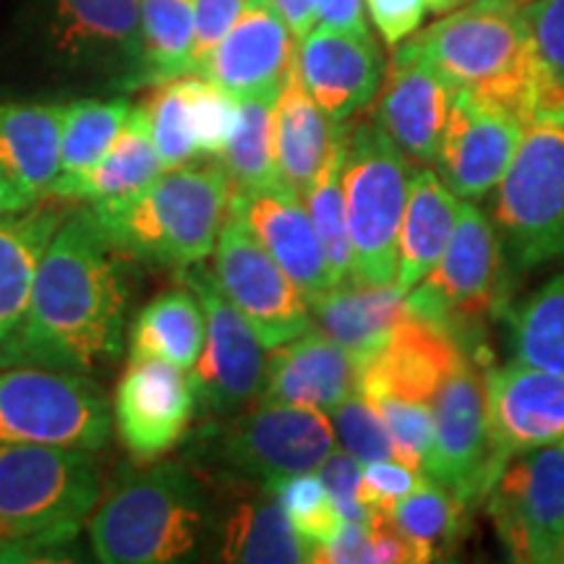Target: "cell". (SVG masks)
<instances>
[{
  "instance_id": "obj_49",
  "label": "cell",
  "mask_w": 564,
  "mask_h": 564,
  "mask_svg": "<svg viewBox=\"0 0 564 564\" xmlns=\"http://www.w3.org/2000/svg\"><path fill=\"white\" fill-rule=\"evenodd\" d=\"M314 562L329 564H361L371 562V531L369 525L345 523L327 544L316 546Z\"/></svg>"
},
{
  "instance_id": "obj_20",
  "label": "cell",
  "mask_w": 564,
  "mask_h": 564,
  "mask_svg": "<svg viewBox=\"0 0 564 564\" xmlns=\"http://www.w3.org/2000/svg\"><path fill=\"white\" fill-rule=\"evenodd\" d=\"M293 63L295 34L288 21L272 0H249L199 74L236 100H278Z\"/></svg>"
},
{
  "instance_id": "obj_35",
  "label": "cell",
  "mask_w": 564,
  "mask_h": 564,
  "mask_svg": "<svg viewBox=\"0 0 564 564\" xmlns=\"http://www.w3.org/2000/svg\"><path fill=\"white\" fill-rule=\"evenodd\" d=\"M133 110L129 97H82L66 105L61 175H79L105 158Z\"/></svg>"
},
{
  "instance_id": "obj_1",
  "label": "cell",
  "mask_w": 564,
  "mask_h": 564,
  "mask_svg": "<svg viewBox=\"0 0 564 564\" xmlns=\"http://www.w3.org/2000/svg\"><path fill=\"white\" fill-rule=\"evenodd\" d=\"M131 259L91 220L70 212L55 230L21 327L13 366H47L95 377L121 358L133 295Z\"/></svg>"
},
{
  "instance_id": "obj_50",
  "label": "cell",
  "mask_w": 564,
  "mask_h": 564,
  "mask_svg": "<svg viewBox=\"0 0 564 564\" xmlns=\"http://www.w3.org/2000/svg\"><path fill=\"white\" fill-rule=\"evenodd\" d=\"M316 26L343 32H369L366 0H316Z\"/></svg>"
},
{
  "instance_id": "obj_54",
  "label": "cell",
  "mask_w": 564,
  "mask_h": 564,
  "mask_svg": "<svg viewBox=\"0 0 564 564\" xmlns=\"http://www.w3.org/2000/svg\"><path fill=\"white\" fill-rule=\"evenodd\" d=\"M514 3H518V6H523V3H528V0H514Z\"/></svg>"
},
{
  "instance_id": "obj_48",
  "label": "cell",
  "mask_w": 564,
  "mask_h": 564,
  "mask_svg": "<svg viewBox=\"0 0 564 564\" xmlns=\"http://www.w3.org/2000/svg\"><path fill=\"white\" fill-rule=\"evenodd\" d=\"M426 11V0H366L371 24L392 51L421 30Z\"/></svg>"
},
{
  "instance_id": "obj_34",
  "label": "cell",
  "mask_w": 564,
  "mask_h": 564,
  "mask_svg": "<svg viewBox=\"0 0 564 564\" xmlns=\"http://www.w3.org/2000/svg\"><path fill=\"white\" fill-rule=\"evenodd\" d=\"M468 512L460 499L453 497L440 484L426 478V484L387 512L394 531L411 549L413 562H434L447 552L460 533V520Z\"/></svg>"
},
{
  "instance_id": "obj_32",
  "label": "cell",
  "mask_w": 564,
  "mask_h": 564,
  "mask_svg": "<svg viewBox=\"0 0 564 564\" xmlns=\"http://www.w3.org/2000/svg\"><path fill=\"white\" fill-rule=\"evenodd\" d=\"M204 337L207 319L202 301L183 282L154 295L131 322L129 358H160L192 371L202 356Z\"/></svg>"
},
{
  "instance_id": "obj_28",
  "label": "cell",
  "mask_w": 564,
  "mask_h": 564,
  "mask_svg": "<svg viewBox=\"0 0 564 564\" xmlns=\"http://www.w3.org/2000/svg\"><path fill=\"white\" fill-rule=\"evenodd\" d=\"M457 196L429 165H413L408 181V199L398 238V288L411 293L440 264L453 238Z\"/></svg>"
},
{
  "instance_id": "obj_31",
  "label": "cell",
  "mask_w": 564,
  "mask_h": 564,
  "mask_svg": "<svg viewBox=\"0 0 564 564\" xmlns=\"http://www.w3.org/2000/svg\"><path fill=\"white\" fill-rule=\"evenodd\" d=\"M340 129L343 126H337L314 102L293 63V70L274 100V147H278L280 181L301 196L306 194L333 152Z\"/></svg>"
},
{
  "instance_id": "obj_38",
  "label": "cell",
  "mask_w": 564,
  "mask_h": 564,
  "mask_svg": "<svg viewBox=\"0 0 564 564\" xmlns=\"http://www.w3.org/2000/svg\"><path fill=\"white\" fill-rule=\"evenodd\" d=\"M343 162L345 141L340 129V137H337L327 162L322 165L312 188L303 194L308 217H312L316 236H319L324 257H327L329 270H333L335 285L352 278V246L348 230V209H345Z\"/></svg>"
},
{
  "instance_id": "obj_24",
  "label": "cell",
  "mask_w": 564,
  "mask_h": 564,
  "mask_svg": "<svg viewBox=\"0 0 564 564\" xmlns=\"http://www.w3.org/2000/svg\"><path fill=\"white\" fill-rule=\"evenodd\" d=\"M361 364L319 327L272 348L264 364L259 400L291 403L329 413L358 392Z\"/></svg>"
},
{
  "instance_id": "obj_21",
  "label": "cell",
  "mask_w": 564,
  "mask_h": 564,
  "mask_svg": "<svg viewBox=\"0 0 564 564\" xmlns=\"http://www.w3.org/2000/svg\"><path fill=\"white\" fill-rule=\"evenodd\" d=\"M230 212L243 220L282 272L295 282L306 303L335 285L303 196L291 186L280 181L257 192H236Z\"/></svg>"
},
{
  "instance_id": "obj_46",
  "label": "cell",
  "mask_w": 564,
  "mask_h": 564,
  "mask_svg": "<svg viewBox=\"0 0 564 564\" xmlns=\"http://www.w3.org/2000/svg\"><path fill=\"white\" fill-rule=\"evenodd\" d=\"M316 474H319L324 486H327V491L333 494V502L345 523H356V525L371 523V512L366 510V505L358 499L364 468L356 457L345 453V449L335 447L333 453L324 457V463L316 468Z\"/></svg>"
},
{
  "instance_id": "obj_22",
  "label": "cell",
  "mask_w": 564,
  "mask_h": 564,
  "mask_svg": "<svg viewBox=\"0 0 564 564\" xmlns=\"http://www.w3.org/2000/svg\"><path fill=\"white\" fill-rule=\"evenodd\" d=\"M465 361V348L440 324L408 312L392 329L384 348L361 364L358 392L364 398L411 400L434 403L444 379Z\"/></svg>"
},
{
  "instance_id": "obj_15",
  "label": "cell",
  "mask_w": 564,
  "mask_h": 564,
  "mask_svg": "<svg viewBox=\"0 0 564 564\" xmlns=\"http://www.w3.org/2000/svg\"><path fill=\"white\" fill-rule=\"evenodd\" d=\"M212 257V274L217 285L246 316L267 350L285 345L312 327L303 293L232 212L223 225Z\"/></svg>"
},
{
  "instance_id": "obj_5",
  "label": "cell",
  "mask_w": 564,
  "mask_h": 564,
  "mask_svg": "<svg viewBox=\"0 0 564 564\" xmlns=\"http://www.w3.org/2000/svg\"><path fill=\"white\" fill-rule=\"evenodd\" d=\"M102 497L95 453L47 444H0V539L58 554Z\"/></svg>"
},
{
  "instance_id": "obj_9",
  "label": "cell",
  "mask_w": 564,
  "mask_h": 564,
  "mask_svg": "<svg viewBox=\"0 0 564 564\" xmlns=\"http://www.w3.org/2000/svg\"><path fill=\"white\" fill-rule=\"evenodd\" d=\"M494 225L512 272L564 264V121L544 118L523 126L510 171L494 196Z\"/></svg>"
},
{
  "instance_id": "obj_14",
  "label": "cell",
  "mask_w": 564,
  "mask_h": 564,
  "mask_svg": "<svg viewBox=\"0 0 564 564\" xmlns=\"http://www.w3.org/2000/svg\"><path fill=\"white\" fill-rule=\"evenodd\" d=\"M434 436L423 457V470L474 507L497 481L486 405V379L474 361H465L444 379L434 398Z\"/></svg>"
},
{
  "instance_id": "obj_47",
  "label": "cell",
  "mask_w": 564,
  "mask_h": 564,
  "mask_svg": "<svg viewBox=\"0 0 564 564\" xmlns=\"http://www.w3.org/2000/svg\"><path fill=\"white\" fill-rule=\"evenodd\" d=\"M246 6H249V0H196L192 74H199L207 55L230 32V26L236 24Z\"/></svg>"
},
{
  "instance_id": "obj_27",
  "label": "cell",
  "mask_w": 564,
  "mask_h": 564,
  "mask_svg": "<svg viewBox=\"0 0 564 564\" xmlns=\"http://www.w3.org/2000/svg\"><path fill=\"white\" fill-rule=\"evenodd\" d=\"M66 102L0 100V171L34 202L61 175Z\"/></svg>"
},
{
  "instance_id": "obj_25",
  "label": "cell",
  "mask_w": 564,
  "mask_h": 564,
  "mask_svg": "<svg viewBox=\"0 0 564 564\" xmlns=\"http://www.w3.org/2000/svg\"><path fill=\"white\" fill-rule=\"evenodd\" d=\"M68 215L58 204L0 215V369L13 366L40 262Z\"/></svg>"
},
{
  "instance_id": "obj_19",
  "label": "cell",
  "mask_w": 564,
  "mask_h": 564,
  "mask_svg": "<svg viewBox=\"0 0 564 564\" xmlns=\"http://www.w3.org/2000/svg\"><path fill=\"white\" fill-rule=\"evenodd\" d=\"M295 70L314 102L335 123H345L377 100L387 58L371 32L314 26L295 47Z\"/></svg>"
},
{
  "instance_id": "obj_2",
  "label": "cell",
  "mask_w": 564,
  "mask_h": 564,
  "mask_svg": "<svg viewBox=\"0 0 564 564\" xmlns=\"http://www.w3.org/2000/svg\"><path fill=\"white\" fill-rule=\"evenodd\" d=\"M455 89L502 105L520 123L564 121V97L546 74L514 0H474L398 45Z\"/></svg>"
},
{
  "instance_id": "obj_42",
  "label": "cell",
  "mask_w": 564,
  "mask_h": 564,
  "mask_svg": "<svg viewBox=\"0 0 564 564\" xmlns=\"http://www.w3.org/2000/svg\"><path fill=\"white\" fill-rule=\"evenodd\" d=\"M333 429L337 442L345 453H350L358 463L377 460H398L394 457V442L382 413L366 400L361 392L350 394L340 405L333 408Z\"/></svg>"
},
{
  "instance_id": "obj_16",
  "label": "cell",
  "mask_w": 564,
  "mask_h": 564,
  "mask_svg": "<svg viewBox=\"0 0 564 564\" xmlns=\"http://www.w3.org/2000/svg\"><path fill=\"white\" fill-rule=\"evenodd\" d=\"M194 415L192 373L160 358H129L112 400V426L133 463H154L178 447Z\"/></svg>"
},
{
  "instance_id": "obj_11",
  "label": "cell",
  "mask_w": 564,
  "mask_h": 564,
  "mask_svg": "<svg viewBox=\"0 0 564 564\" xmlns=\"http://www.w3.org/2000/svg\"><path fill=\"white\" fill-rule=\"evenodd\" d=\"M502 278L497 225L476 204H460L440 264L405 295L408 312L440 324L465 348L494 308Z\"/></svg>"
},
{
  "instance_id": "obj_4",
  "label": "cell",
  "mask_w": 564,
  "mask_h": 564,
  "mask_svg": "<svg viewBox=\"0 0 564 564\" xmlns=\"http://www.w3.org/2000/svg\"><path fill=\"white\" fill-rule=\"evenodd\" d=\"M147 465L118 476L89 514V546L100 562H186L215 535L204 478L178 460Z\"/></svg>"
},
{
  "instance_id": "obj_29",
  "label": "cell",
  "mask_w": 564,
  "mask_h": 564,
  "mask_svg": "<svg viewBox=\"0 0 564 564\" xmlns=\"http://www.w3.org/2000/svg\"><path fill=\"white\" fill-rule=\"evenodd\" d=\"M217 560L249 564L314 562V544L295 531L280 499L259 486L249 499L232 505L215 528Z\"/></svg>"
},
{
  "instance_id": "obj_43",
  "label": "cell",
  "mask_w": 564,
  "mask_h": 564,
  "mask_svg": "<svg viewBox=\"0 0 564 564\" xmlns=\"http://www.w3.org/2000/svg\"><path fill=\"white\" fill-rule=\"evenodd\" d=\"M366 400H371L373 408L382 413L394 442V457L408 465V468L419 470L429 447H432L434 408L429 403H411V400L390 398V394Z\"/></svg>"
},
{
  "instance_id": "obj_10",
  "label": "cell",
  "mask_w": 564,
  "mask_h": 564,
  "mask_svg": "<svg viewBox=\"0 0 564 564\" xmlns=\"http://www.w3.org/2000/svg\"><path fill=\"white\" fill-rule=\"evenodd\" d=\"M112 411L100 384L79 371L17 366L0 371V444H47L97 453Z\"/></svg>"
},
{
  "instance_id": "obj_40",
  "label": "cell",
  "mask_w": 564,
  "mask_h": 564,
  "mask_svg": "<svg viewBox=\"0 0 564 564\" xmlns=\"http://www.w3.org/2000/svg\"><path fill=\"white\" fill-rule=\"evenodd\" d=\"M183 89H186L188 121H192L199 158H223L232 133L238 129L241 105H238L236 97L202 74L183 76Z\"/></svg>"
},
{
  "instance_id": "obj_51",
  "label": "cell",
  "mask_w": 564,
  "mask_h": 564,
  "mask_svg": "<svg viewBox=\"0 0 564 564\" xmlns=\"http://www.w3.org/2000/svg\"><path fill=\"white\" fill-rule=\"evenodd\" d=\"M272 3L288 21L295 40L306 37L316 26V0H272Z\"/></svg>"
},
{
  "instance_id": "obj_30",
  "label": "cell",
  "mask_w": 564,
  "mask_h": 564,
  "mask_svg": "<svg viewBox=\"0 0 564 564\" xmlns=\"http://www.w3.org/2000/svg\"><path fill=\"white\" fill-rule=\"evenodd\" d=\"M165 173L158 147L152 141L144 105H133L123 131L112 141L105 158L79 175H58L47 196L68 202H110L129 196Z\"/></svg>"
},
{
  "instance_id": "obj_44",
  "label": "cell",
  "mask_w": 564,
  "mask_h": 564,
  "mask_svg": "<svg viewBox=\"0 0 564 564\" xmlns=\"http://www.w3.org/2000/svg\"><path fill=\"white\" fill-rule=\"evenodd\" d=\"M520 13L546 74L564 97V0H528Z\"/></svg>"
},
{
  "instance_id": "obj_45",
  "label": "cell",
  "mask_w": 564,
  "mask_h": 564,
  "mask_svg": "<svg viewBox=\"0 0 564 564\" xmlns=\"http://www.w3.org/2000/svg\"><path fill=\"white\" fill-rule=\"evenodd\" d=\"M429 476H421L415 468H408L400 460H377L366 463L361 476L358 499L371 514H387L400 499L421 489Z\"/></svg>"
},
{
  "instance_id": "obj_6",
  "label": "cell",
  "mask_w": 564,
  "mask_h": 564,
  "mask_svg": "<svg viewBox=\"0 0 564 564\" xmlns=\"http://www.w3.org/2000/svg\"><path fill=\"white\" fill-rule=\"evenodd\" d=\"M40 66L63 84L150 87L139 0H40Z\"/></svg>"
},
{
  "instance_id": "obj_39",
  "label": "cell",
  "mask_w": 564,
  "mask_h": 564,
  "mask_svg": "<svg viewBox=\"0 0 564 564\" xmlns=\"http://www.w3.org/2000/svg\"><path fill=\"white\" fill-rule=\"evenodd\" d=\"M274 497L280 499L282 510H285L291 523L295 525L308 544L316 546L327 544L333 535L345 525V520L337 512L333 502V494L319 478L316 470H303V474L280 476L264 486Z\"/></svg>"
},
{
  "instance_id": "obj_18",
  "label": "cell",
  "mask_w": 564,
  "mask_h": 564,
  "mask_svg": "<svg viewBox=\"0 0 564 564\" xmlns=\"http://www.w3.org/2000/svg\"><path fill=\"white\" fill-rule=\"evenodd\" d=\"M497 476L510 457L564 442V373L512 361L486 373Z\"/></svg>"
},
{
  "instance_id": "obj_3",
  "label": "cell",
  "mask_w": 564,
  "mask_h": 564,
  "mask_svg": "<svg viewBox=\"0 0 564 564\" xmlns=\"http://www.w3.org/2000/svg\"><path fill=\"white\" fill-rule=\"evenodd\" d=\"M230 202V175L223 162L209 158L173 167L139 192L87 209L131 262L178 272L215 253Z\"/></svg>"
},
{
  "instance_id": "obj_12",
  "label": "cell",
  "mask_w": 564,
  "mask_h": 564,
  "mask_svg": "<svg viewBox=\"0 0 564 564\" xmlns=\"http://www.w3.org/2000/svg\"><path fill=\"white\" fill-rule=\"evenodd\" d=\"M486 510L507 560L564 564V442L510 457Z\"/></svg>"
},
{
  "instance_id": "obj_41",
  "label": "cell",
  "mask_w": 564,
  "mask_h": 564,
  "mask_svg": "<svg viewBox=\"0 0 564 564\" xmlns=\"http://www.w3.org/2000/svg\"><path fill=\"white\" fill-rule=\"evenodd\" d=\"M141 105H144L147 118H150L152 141L158 147L165 171H173V167L199 160V150H196L192 133V121H188L183 76L154 84V91Z\"/></svg>"
},
{
  "instance_id": "obj_7",
  "label": "cell",
  "mask_w": 564,
  "mask_h": 564,
  "mask_svg": "<svg viewBox=\"0 0 564 564\" xmlns=\"http://www.w3.org/2000/svg\"><path fill=\"white\" fill-rule=\"evenodd\" d=\"M337 436L324 411L257 400L228 419L204 421L192 457L230 484L267 486L274 478L316 470Z\"/></svg>"
},
{
  "instance_id": "obj_13",
  "label": "cell",
  "mask_w": 564,
  "mask_h": 564,
  "mask_svg": "<svg viewBox=\"0 0 564 564\" xmlns=\"http://www.w3.org/2000/svg\"><path fill=\"white\" fill-rule=\"evenodd\" d=\"M202 301L207 337L192 371L196 415L202 421L228 419L257 403L264 382V345L246 316L220 291L215 274L202 264L175 272Z\"/></svg>"
},
{
  "instance_id": "obj_8",
  "label": "cell",
  "mask_w": 564,
  "mask_h": 564,
  "mask_svg": "<svg viewBox=\"0 0 564 564\" xmlns=\"http://www.w3.org/2000/svg\"><path fill=\"white\" fill-rule=\"evenodd\" d=\"M343 188L352 246V280H398V238L413 162L377 118L343 126Z\"/></svg>"
},
{
  "instance_id": "obj_36",
  "label": "cell",
  "mask_w": 564,
  "mask_h": 564,
  "mask_svg": "<svg viewBox=\"0 0 564 564\" xmlns=\"http://www.w3.org/2000/svg\"><path fill=\"white\" fill-rule=\"evenodd\" d=\"M150 87L192 74L196 0H139Z\"/></svg>"
},
{
  "instance_id": "obj_26",
  "label": "cell",
  "mask_w": 564,
  "mask_h": 564,
  "mask_svg": "<svg viewBox=\"0 0 564 564\" xmlns=\"http://www.w3.org/2000/svg\"><path fill=\"white\" fill-rule=\"evenodd\" d=\"M405 295L398 282L371 285L350 278L314 299L308 308L324 335L343 345L358 364H366L384 348L392 329L408 314Z\"/></svg>"
},
{
  "instance_id": "obj_23",
  "label": "cell",
  "mask_w": 564,
  "mask_h": 564,
  "mask_svg": "<svg viewBox=\"0 0 564 564\" xmlns=\"http://www.w3.org/2000/svg\"><path fill=\"white\" fill-rule=\"evenodd\" d=\"M455 87L426 61L394 47L377 95V121L419 165H434Z\"/></svg>"
},
{
  "instance_id": "obj_17",
  "label": "cell",
  "mask_w": 564,
  "mask_h": 564,
  "mask_svg": "<svg viewBox=\"0 0 564 564\" xmlns=\"http://www.w3.org/2000/svg\"><path fill=\"white\" fill-rule=\"evenodd\" d=\"M523 139V123L502 105L455 89L434 165L457 199H484L505 173Z\"/></svg>"
},
{
  "instance_id": "obj_37",
  "label": "cell",
  "mask_w": 564,
  "mask_h": 564,
  "mask_svg": "<svg viewBox=\"0 0 564 564\" xmlns=\"http://www.w3.org/2000/svg\"><path fill=\"white\" fill-rule=\"evenodd\" d=\"M241 118L232 133L223 165L236 192H257L280 183L278 147H274V100H238Z\"/></svg>"
},
{
  "instance_id": "obj_52",
  "label": "cell",
  "mask_w": 564,
  "mask_h": 564,
  "mask_svg": "<svg viewBox=\"0 0 564 564\" xmlns=\"http://www.w3.org/2000/svg\"><path fill=\"white\" fill-rule=\"evenodd\" d=\"M32 204H37L32 196H26L21 188L13 183L9 175L0 171V215H9V212L30 209Z\"/></svg>"
},
{
  "instance_id": "obj_53",
  "label": "cell",
  "mask_w": 564,
  "mask_h": 564,
  "mask_svg": "<svg viewBox=\"0 0 564 564\" xmlns=\"http://www.w3.org/2000/svg\"><path fill=\"white\" fill-rule=\"evenodd\" d=\"M465 3H468V0H426V9L436 13V17H440V13L444 17V13L460 9V6H465Z\"/></svg>"
},
{
  "instance_id": "obj_33",
  "label": "cell",
  "mask_w": 564,
  "mask_h": 564,
  "mask_svg": "<svg viewBox=\"0 0 564 564\" xmlns=\"http://www.w3.org/2000/svg\"><path fill=\"white\" fill-rule=\"evenodd\" d=\"M514 361L564 373V270L505 314Z\"/></svg>"
}]
</instances>
